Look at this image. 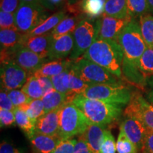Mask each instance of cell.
<instances>
[{
	"label": "cell",
	"mask_w": 153,
	"mask_h": 153,
	"mask_svg": "<svg viewBox=\"0 0 153 153\" xmlns=\"http://www.w3.org/2000/svg\"><path fill=\"white\" fill-rule=\"evenodd\" d=\"M116 143L112 133L106 130L104 133V138L101 145L100 153H116Z\"/></svg>",
	"instance_id": "35"
},
{
	"label": "cell",
	"mask_w": 153,
	"mask_h": 153,
	"mask_svg": "<svg viewBox=\"0 0 153 153\" xmlns=\"http://www.w3.org/2000/svg\"><path fill=\"white\" fill-rule=\"evenodd\" d=\"M60 108L45 113L36 122V133L50 135L59 136Z\"/></svg>",
	"instance_id": "15"
},
{
	"label": "cell",
	"mask_w": 153,
	"mask_h": 153,
	"mask_svg": "<svg viewBox=\"0 0 153 153\" xmlns=\"http://www.w3.org/2000/svg\"><path fill=\"white\" fill-rule=\"evenodd\" d=\"M104 15L117 19L131 17L128 11L126 0H106Z\"/></svg>",
	"instance_id": "23"
},
{
	"label": "cell",
	"mask_w": 153,
	"mask_h": 153,
	"mask_svg": "<svg viewBox=\"0 0 153 153\" xmlns=\"http://www.w3.org/2000/svg\"><path fill=\"white\" fill-rule=\"evenodd\" d=\"M129 16H133L145 14L150 9L148 0H126Z\"/></svg>",
	"instance_id": "31"
},
{
	"label": "cell",
	"mask_w": 153,
	"mask_h": 153,
	"mask_svg": "<svg viewBox=\"0 0 153 153\" xmlns=\"http://www.w3.org/2000/svg\"><path fill=\"white\" fill-rule=\"evenodd\" d=\"M82 95L87 98L98 99L122 107L127 106L131 98L132 92L123 84L119 85H90Z\"/></svg>",
	"instance_id": "6"
},
{
	"label": "cell",
	"mask_w": 153,
	"mask_h": 153,
	"mask_svg": "<svg viewBox=\"0 0 153 153\" xmlns=\"http://www.w3.org/2000/svg\"><path fill=\"white\" fill-rule=\"evenodd\" d=\"M62 82L63 85L69 91L70 96L72 99L76 95L83 94L90 86L84 82L72 68L65 72Z\"/></svg>",
	"instance_id": "20"
},
{
	"label": "cell",
	"mask_w": 153,
	"mask_h": 153,
	"mask_svg": "<svg viewBox=\"0 0 153 153\" xmlns=\"http://www.w3.org/2000/svg\"><path fill=\"white\" fill-rule=\"evenodd\" d=\"M53 40V36L51 32L35 36H28L24 34L22 45L36 53L42 58L46 59L48 57Z\"/></svg>",
	"instance_id": "14"
},
{
	"label": "cell",
	"mask_w": 153,
	"mask_h": 153,
	"mask_svg": "<svg viewBox=\"0 0 153 153\" xmlns=\"http://www.w3.org/2000/svg\"><path fill=\"white\" fill-rule=\"evenodd\" d=\"M79 22L80 21L77 16L65 17L51 31L53 38L56 39L66 34L73 33L79 24Z\"/></svg>",
	"instance_id": "25"
},
{
	"label": "cell",
	"mask_w": 153,
	"mask_h": 153,
	"mask_svg": "<svg viewBox=\"0 0 153 153\" xmlns=\"http://www.w3.org/2000/svg\"><path fill=\"white\" fill-rule=\"evenodd\" d=\"M16 123L14 113L13 111L0 109V125L1 128L9 127Z\"/></svg>",
	"instance_id": "38"
},
{
	"label": "cell",
	"mask_w": 153,
	"mask_h": 153,
	"mask_svg": "<svg viewBox=\"0 0 153 153\" xmlns=\"http://www.w3.org/2000/svg\"><path fill=\"white\" fill-rule=\"evenodd\" d=\"M37 77L38 81L40 82V85L41 86L42 90H43V97L45 95H46L47 94L51 92V91H53V89H55L51 77L45 76H38Z\"/></svg>",
	"instance_id": "41"
},
{
	"label": "cell",
	"mask_w": 153,
	"mask_h": 153,
	"mask_svg": "<svg viewBox=\"0 0 153 153\" xmlns=\"http://www.w3.org/2000/svg\"><path fill=\"white\" fill-rule=\"evenodd\" d=\"M141 153H153V130H147Z\"/></svg>",
	"instance_id": "42"
},
{
	"label": "cell",
	"mask_w": 153,
	"mask_h": 153,
	"mask_svg": "<svg viewBox=\"0 0 153 153\" xmlns=\"http://www.w3.org/2000/svg\"><path fill=\"white\" fill-rule=\"evenodd\" d=\"M28 139L35 153H51L62 140L60 136H50L36 132Z\"/></svg>",
	"instance_id": "17"
},
{
	"label": "cell",
	"mask_w": 153,
	"mask_h": 153,
	"mask_svg": "<svg viewBox=\"0 0 153 153\" xmlns=\"http://www.w3.org/2000/svg\"><path fill=\"white\" fill-rule=\"evenodd\" d=\"M99 30V20L95 24L88 19L80 21L73 32L74 47L70 55V59L74 60L84 55L98 38Z\"/></svg>",
	"instance_id": "8"
},
{
	"label": "cell",
	"mask_w": 153,
	"mask_h": 153,
	"mask_svg": "<svg viewBox=\"0 0 153 153\" xmlns=\"http://www.w3.org/2000/svg\"><path fill=\"white\" fill-rule=\"evenodd\" d=\"M90 123L79 108L72 102L68 103L60 108L58 135L62 140H66L82 135Z\"/></svg>",
	"instance_id": "5"
},
{
	"label": "cell",
	"mask_w": 153,
	"mask_h": 153,
	"mask_svg": "<svg viewBox=\"0 0 153 153\" xmlns=\"http://www.w3.org/2000/svg\"><path fill=\"white\" fill-rule=\"evenodd\" d=\"M149 4H150V9L153 10V0H148Z\"/></svg>",
	"instance_id": "47"
},
{
	"label": "cell",
	"mask_w": 153,
	"mask_h": 153,
	"mask_svg": "<svg viewBox=\"0 0 153 153\" xmlns=\"http://www.w3.org/2000/svg\"><path fill=\"white\" fill-rule=\"evenodd\" d=\"M105 131V126L91 123L86 131L82 134V136L87 141L93 153H100L104 138Z\"/></svg>",
	"instance_id": "18"
},
{
	"label": "cell",
	"mask_w": 153,
	"mask_h": 153,
	"mask_svg": "<svg viewBox=\"0 0 153 153\" xmlns=\"http://www.w3.org/2000/svg\"><path fill=\"white\" fill-rule=\"evenodd\" d=\"M47 19L45 9L40 4L21 1L15 13V22L18 30L22 33H29Z\"/></svg>",
	"instance_id": "7"
},
{
	"label": "cell",
	"mask_w": 153,
	"mask_h": 153,
	"mask_svg": "<svg viewBox=\"0 0 153 153\" xmlns=\"http://www.w3.org/2000/svg\"><path fill=\"white\" fill-rule=\"evenodd\" d=\"M0 153H24L22 149L14 146L11 143L3 140L0 145Z\"/></svg>",
	"instance_id": "44"
},
{
	"label": "cell",
	"mask_w": 153,
	"mask_h": 153,
	"mask_svg": "<svg viewBox=\"0 0 153 153\" xmlns=\"http://www.w3.org/2000/svg\"><path fill=\"white\" fill-rule=\"evenodd\" d=\"M28 74L13 61L1 63V89L7 91L22 88L28 79Z\"/></svg>",
	"instance_id": "10"
},
{
	"label": "cell",
	"mask_w": 153,
	"mask_h": 153,
	"mask_svg": "<svg viewBox=\"0 0 153 153\" xmlns=\"http://www.w3.org/2000/svg\"><path fill=\"white\" fill-rule=\"evenodd\" d=\"M0 107L2 109L13 111L15 109V106L9 97L7 91L2 89H1L0 92Z\"/></svg>",
	"instance_id": "40"
},
{
	"label": "cell",
	"mask_w": 153,
	"mask_h": 153,
	"mask_svg": "<svg viewBox=\"0 0 153 153\" xmlns=\"http://www.w3.org/2000/svg\"><path fill=\"white\" fill-rule=\"evenodd\" d=\"M19 108L24 111L28 117L35 123L38 118L45 114V108L42 99H33L29 104L24 105Z\"/></svg>",
	"instance_id": "30"
},
{
	"label": "cell",
	"mask_w": 153,
	"mask_h": 153,
	"mask_svg": "<svg viewBox=\"0 0 153 153\" xmlns=\"http://www.w3.org/2000/svg\"><path fill=\"white\" fill-rule=\"evenodd\" d=\"M20 3V0H1V11L15 14Z\"/></svg>",
	"instance_id": "39"
},
{
	"label": "cell",
	"mask_w": 153,
	"mask_h": 153,
	"mask_svg": "<svg viewBox=\"0 0 153 153\" xmlns=\"http://www.w3.org/2000/svg\"><path fill=\"white\" fill-rule=\"evenodd\" d=\"M120 129L135 145L137 151L141 152L148 128L135 118L126 117L120 124Z\"/></svg>",
	"instance_id": "13"
},
{
	"label": "cell",
	"mask_w": 153,
	"mask_h": 153,
	"mask_svg": "<svg viewBox=\"0 0 153 153\" xmlns=\"http://www.w3.org/2000/svg\"><path fill=\"white\" fill-rule=\"evenodd\" d=\"M106 0H82V9L88 17L95 19L104 12Z\"/></svg>",
	"instance_id": "27"
},
{
	"label": "cell",
	"mask_w": 153,
	"mask_h": 153,
	"mask_svg": "<svg viewBox=\"0 0 153 153\" xmlns=\"http://www.w3.org/2000/svg\"><path fill=\"white\" fill-rule=\"evenodd\" d=\"M71 68L84 82L89 85H119L120 78L114 75L106 69L84 57L73 60Z\"/></svg>",
	"instance_id": "4"
},
{
	"label": "cell",
	"mask_w": 153,
	"mask_h": 153,
	"mask_svg": "<svg viewBox=\"0 0 153 153\" xmlns=\"http://www.w3.org/2000/svg\"><path fill=\"white\" fill-rule=\"evenodd\" d=\"M42 100L45 108V114L61 108L65 104L71 102L68 96L59 92L55 89H53L43 97Z\"/></svg>",
	"instance_id": "21"
},
{
	"label": "cell",
	"mask_w": 153,
	"mask_h": 153,
	"mask_svg": "<svg viewBox=\"0 0 153 153\" xmlns=\"http://www.w3.org/2000/svg\"><path fill=\"white\" fill-rule=\"evenodd\" d=\"M13 62H16L28 74H33L44 63L47 62V60L42 58L27 48L19 45L14 48Z\"/></svg>",
	"instance_id": "11"
},
{
	"label": "cell",
	"mask_w": 153,
	"mask_h": 153,
	"mask_svg": "<svg viewBox=\"0 0 153 153\" xmlns=\"http://www.w3.org/2000/svg\"><path fill=\"white\" fill-rule=\"evenodd\" d=\"M73 153H93L82 135L76 140Z\"/></svg>",
	"instance_id": "43"
},
{
	"label": "cell",
	"mask_w": 153,
	"mask_h": 153,
	"mask_svg": "<svg viewBox=\"0 0 153 153\" xmlns=\"http://www.w3.org/2000/svg\"><path fill=\"white\" fill-rule=\"evenodd\" d=\"M139 68L143 74L153 75V47H148L139 60Z\"/></svg>",
	"instance_id": "32"
},
{
	"label": "cell",
	"mask_w": 153,
	"mask_h": 153,
	"mask_svg": "<svg viewBox=\"0 0 153 153\" xmlns=\"http://www.w3.org/2000/svg\"><path fill=\"white\" fill-rule=\"evenodd\" d=\"M21 1L25 3H31V4H40L42 0H20Z\"/></svg>",
	"instance_id": "46"
},
{
	"label": "cell",
	"mask_w": 153,
	"mask_h": 153,
	"mask_svg": "<svg viewBox=\"0 0 153 153\" xmlns=\"http://www.w3.org/2000/svg\"><path fill=\"white\" fill-rule=\"evenodd\" d=\"M22 90L32 99H39L43 98V90L38 81V77L34 74L30 75L23 86Z\"/></svg>",
	"instance_id": "29"
},
{
	"label": "cell",
	"mask_w": 153,
	"mask_h": 153,
	"mask_svg": "<svg viewBox=\"0 0 153 153\" xmlns=\"http://www.w3.org/2000/svg\"><path fill=\"white\" fill-rule=\"evenodd\" d=\"M65 17V13L64 11H59L55 13L49 18H47L41 24L38 26L29 33H26V35L28 36H35L47 33L50 30L55 28V26Z\"/></svg>",
	"instance_id": "24"
},
{
	"label": "cell",
	"mask_w": 153,
	"mask_h": 153,
	"mask_svg": "<svg viewBox=\"0 0 153 153\" xmlns=\"http://www.w3.org/2000/svg\"><path fill=\"white\" fill-rule=\"evenodd\" d=\"M24 34L18 28H6L0 30V43L1 48H12L22 45Z\"/></svg>",
	"instance_id": "22"
},
{
	"label": "cell",
	"mask_w": 153,
	"mask_h": 153,
	"mask_svg": "<svg viewBox=\"0 0 153 153\" xmlns=\"http://www.w3.org/2000/svg\"><path fill=\"white\" fill-rule=\"evenodd\" d=\"M16 123L19 128L24 131L28 138L31 137L35 133L36 123L28 117L26 112L20 108H15L14 111Z\"/></svg>",
	"instance_id": "26"
},
{
	"label": "cell",
	"mask_w": 153,
	"mask_h": 153,
	"mask_svg": "<svg viewBox=\"0 0 153 153\" xmlns=\"http://www.w3.org/2000/svg\"><path fill=\"white\" fill-rule=\"evenodd\" d=\"M73 47V33L66 34L56 39L53 38L51 48H50L48 60H62L65 58L68 55L71 54Z\"/></svg>",
	"instance_id": "16"
},
{
	"label": "cell",
	"mask_w": 153,
	"mask_h": 153,
	"mask_svg": "<svg viewBox=\"0 0 153 153\" xmlns=\"http://www.w3.org/2000/svg\"><path fill=\"white\" fill-rule=\"evenodd\" d=\"M147 99H148V100L150 101V104H152L153 105V88L149 91L148 94H147Z\"/></svg>",
	"instance_id": "45"
},
{
	"label": "cell",
	"mask_w": 153,
	"mask_h": 153,
	"mask_svg": "<svg viewBox=\"0 0 153 153\" xmlns=\"http://www.w3.org/2000/svg\"><path fill=\"white\" fill-rule=\"evenodd\" d=\"M83 57L103 67L121 79L124 54L117 41L97 39Z\"/></svg>",
	"instance_id": "1"
},
{
	"label": "cell",
	"mask_w": 153,
	"mask_h": 153,
	"mask_svg": "<svg viewBox=\"0 0 153 153\" xmlns=\"http://www.w3.org/2000/svg\"><path fill=\"white\" fill-rule=\"evenodd\" d=\"M0 27L1 29L16 28L15 14L4 11H0Z\"/></svg>",
	"instance_id": "37"
},
{
	"label": "cell",
	"mask_w": 153,
	"mask_h": 153,
	"mask_svg": "<svg viewBox=\"0 0 153 153\" xmlns=\"http://www.w3.org/2000/svg\"><path fill=\"white\" fill-rule=\"evenodd\" d=\"M117 41L123 49L124 57L122 64L138 67L139 60L147 49L141 33L139 23L132 19L118 35Z\"/></svg>",
	"instance_id": "3"
},
{
	"label": "cell",
	"mask_w": 153,
	"mask_h": 153,
	"mask_svg": "<svg viewBox=\"0 0 153 153\" xmlns=\"http://www.w3.org/2000/svg\"><path fill=\"white\" fill-rule=\"evenodd\" d=\"M116 152L117 153H138L136 147L128 138L121 129H120L116 140Z\"/></svg>",
	"instance_id": "33"
},
{
	"label": "cell",
	"mask_w": 153,
	"mask_h": 153,
	"mask_svg": "<svg viewBox=\"0 0 153 153\" xmlns=\"http://www.w3.org/2000/svg\"><path fill=\"white\" fill-rule=\"evenodd\" d=\"M124 116L135 118L148 129L153 130V105L138 91L132 92L130 102L124 110Z\"/></svg>",
	"instance_id": "9"
},
{
	"label": "cell",
	"mask_w": 153,
	"mask_h": 153,
	"mask_svg": "<svg viewBox=\"0 0 153 153\" xmlns=\"http://www.w3.org/2000/svg\"><path fill=\"white\" fill-rule=\"evenodd\" d=\"M7 94L15 108H19L24 105L29 104L30 101L33 100L30 97H28L22 90H19V89L7 91Z\"/></svg>",
	"instance_id": "34"
},
{
	"label": "cell",
	"mask_w": 153,
	"mask_h": 153,
	"mask_svg": "<svg viewBox=\"0 0 153 153\" xmlns=\"http://www.w3.org/2000/svg\"><path fill=\"white\" fill-rule=\"evenodd\" d=\"M132 19L131 17L117 19L103 15L99 19V30L97 39L117 41L118 35Z\"/></svg>",
	"instance_id": "12"
},
{
	"label": "cell",
	"mask_w": 153,
	"mask_h": 153,
	"mask_svg": "<svg viewBox=\"0 0 153 153\" xmlns=\"http://www.w3.org/2000/svg\"><path fill=\"white\" fill-rule=\"evenodd\" d=\"M76 140L75 138L62 140L51 153H73Z\"/></svg>",
	"instance_id": "36"
},
{
	"label": "cell",
	"mask_w": 153,
	"mask_h": 153,
	"mask_svg": "<svg viewBox=\"0 0 153 153\" xmlns=\"http://www.w3.org/2000/svg\"><path fill=\"white\" fill-rule=\"evenodd\" d=\"M72 62L73 60L70 58L45 62L33 74L36 76H45L51 77L70 70L72 67Z\"/></svg>",
	"instance_id": "19"
},
{
	"label": "cell",
	"mask_w": 153,
	"mask_h": 153,
	"mask_svg": "<svg viewBox=\"0 0 153 153\" xmlns=\"http://www.w3.org/2000/svg\"><path fill=\"white\" fill-rule=\"evenodd\" d=\"M139 24L147 46L153 47V16L148 14L141 15Z\"/></svg>",
	"instance_id": "28"
},
{
	"label": "cell",
	"mask_w": 153,
	"mask_h": 153,
	"mask_svg": "<svg viewBox=\"0 0 153 153\" xmlns=\"http://www.w3.org/2000/svg\"><path fill=\"white\" fill-rule=\"evenodd\" d=\"M82 111L91 123L106 126L117 120L123 107L77 94L72 101Z\"/></svg>",
	"instance_id": "2"
},
{
	"label": "cell",
	"mask_w": 153,
	"mask_h": 153,
	"mask_svg": "<svg viewBox=\"0 0 153 153\" xmlns=\"http://www.w3.org/2000/svg\"><path fill=\"white\" fill-rule=\"evenodd\" d=\"M50 1H51V2L53 3V4H57V3L60 2L62 0H50Z\"/></svg>",
	"instance_id": "48"
}]
</instances>
